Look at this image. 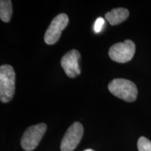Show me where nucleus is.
Listing matches in <instances>:
<instances>
[{"mask_svg": "<svg viewBox=\"0 0 151 151\" xmlns=\"http://www.w3.org/2000/svg\"><path fill=\"white\" fill-rule=\"evenodd\" d=\"M69 23V17L65 14L58 15L50 24L44 35V41L48 45L55 44L59 40L62 32Z\"/></svg>", "mask_w": 151, "mask_h": 151, "instance_id": "39448f33", "label": "nucleus"}, {"mask_svg": "<svg viewBox=\"0 0 151 151\" xmlns=\"http://www.w3.org/2000/svg\"><path fill=\"white\" fill-rule=\"evenodd\" d=\"M104 24H105V20H104L103 18H101V17L98 18L97 20H96V21L94 22V24L93 29H94V32L95 33L101 32V30L103 29Z\"/></svg>", "mask_w": 151, "mask_h": 151, "instance_id": "9b49d317", "label": "nucleus"}, {"mask_svg": "<svg viewBox=\"0 0 151 151\" xmlns=\"http://www.w3.org/2000/svg\"><path fill=\"white\" fill-rule=\"evenodd\" d=\"M136 46L131 40L117 43L109 49V55L111 59L118 63H126L133 58Z\"/></svg>", "mask_w": 151, "mask_h": 151, "instance_id": "20e7f679", "label": "nucleus"}, {"mask_svg": "<svg viewBox=\"0 0 151 151\" xmlns=\"http://www.w3.org/2000/svg\"><path fill=\"white\" fill-rule=\"evenodd\" d=\"M80 60L81 54L77 50H71L62 58L61 66L69 78H75L81 73Z\"/></svg>", "mask_w": 151, "mask_h": 151, "instance_id": "0eeeda50", "label": "nucleus"}, {"mask_svg": "<svg viewBox=\"0 0 151 151\" xmlns=\"http://www.w3.org/2000/svg\"><path fill=\"white\" fill-rule=\"evenodd\" d=\"M83 134V127L78 122L73 123L64 136L61 141L62 151H73L76 148Z\"/></svg>", "mask_w": 151, "mask_h": 151, "instance_id": "423d86ee", "label": "nucleus"}, {"mask_svg": "<svg viewBox=\"0 0 151 151\" xmlns=\"http://www.w3.org/2000/svg\"><path fill=\"white\" fill-rule=\"evenodd\" d=\"M46 129L47 125L44 123L28 127L21 138L20 143L22 148L26 151L35 150L42 139Z\"/></svg>", "mask_w": 151, "mask_h": 151, "instance_id": "7ed1b4c3", "label": "nucleus"}, {"mask_svg": "<svg viewBox=\"0 0 151 151\" xmlns=\"http://www.w3.org/2000/svg\"><path fill=\"white\" fill-rule=\"evenodd\" d=\"M16 73L12 66L4 65L0 67V99L7 103L12 99L15 93Z\"/></svg>", "mask_w": 151, "mask_h": 151, "instance_id": "f03ea898", "label": "nucleus"}, {"mask_svg": "<svg viewBox=\"0 0 151 151\" xmlns=\"http://www.w3.org/2000/svg\"><path fill=\"white\" fill-rule=\"evenodd\" d=\"M13 13L12 2L10 0L0 1V18L4 22L10 21Z\"/></svg>", "mask_w": 151, "mask_h": 151, "instance_id": "1a4fd4ad", "label": "nucleus"}, {"mask_svg": "<svg viewBox=\"0 0 151 151\" xmlns=\"http://www.w3.org/2000/svg\"><path fill=\"white\" fill-rule=\"evenodd\" d=\"M137 147L139 151H151V141L146 137H141L138 140Z\"/></svg>", "mask_w": 151, "mask_h": 151, "instance_id": "9d476101", "label": "nucleus"}, {"mask_svg": "<svg viewBox=\"0 0 151 151\" xmlns=\"http://www.w3.org/2000/svg\"><path fill=\"white\" fill-rule=\"evenodd\" d=\"M83 151H94V150H92V149H86V150H85Z\"/></svg>", "mask_w": 151, "mask_h": 151, "instance_id": "f8f14e48", "label": "nucleus"}, {"mask_svg": "<svg viewBox=\"0 0 151 151\" xmlns=\"http://www.w3.org/2000/svg\"><path fill=\"white\" fill-rule=\"evenodd\" d=\"M109 90L119 99L132 102L137 97L138 90L133 82L127 79L116 78L109 83Z\"/></svg>", "mask_w": 151, "mask_h": 151, "instance_id": "f257e3e1", "label": "nucleus"}, {"mask_svg": "<svg viewBox=\"0 0 151 151\" xmlns=\"http://www.w3.org/2000/svg\"><path fill=\"white\" fill-rule=\"evenodd\" d=\"M129 13L127 9H113L110 12L105 14V18L111 25H117L126 20L129 17Z\"/></svg>", "mask_w": 151, "mask_h": 151, "instance_id": "6e6552de", "label": "nucleus"}]
</instances>
